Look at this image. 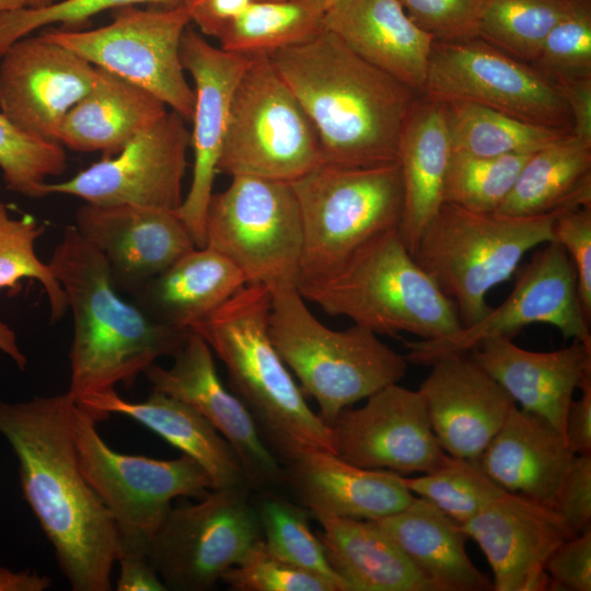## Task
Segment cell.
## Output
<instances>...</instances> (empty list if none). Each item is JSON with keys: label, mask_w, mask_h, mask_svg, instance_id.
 <instances>
[{"label": "cell", "mask_w": 591, "mask_h": 591, "mask_svg": "<svg viewBox=\"0 0 591 591\" xmlns=\"http://www.w3.org/2000/svg\"><path fill=\"white\" fill-rule=\"evenodd\" d=\"M67 391L25 402L0 398V434L19 462L20 484L73 591L112 590L119 534L85 480L70 429Z\"/></svg>", "instance_id": "obj_1"}, {"label": "cell", "mask_w": 591, "mask_h": 591, "mask_svg": "<svg viewBox=\"0 0 591 591\" xmlns=\"http://www.w3.org/2000/svg\"><path fill=\"white\" fill-rule=\"evenodd\" d=\"M269 58L317 134L323 162L345 167L397 163L417 94L323 30Z\"/></svg>", "instance_id": "obj_2"}, {"label": "cell", "mask_w": 591, "mask_h": 591, "mask_svg": "<svg viewBox=\"0 0 591 591\" xmlns=\"http://www.w3.org/2000/svg\"><path fill=\"white\" fill-rule=\"evenodd\" d=\"M71 312L68 392L78 401L131 386L163 356H174L190 329L162 324L116 289L103 256L68 225L48 262Z\"/></svg>", "instance_id": "obj_3"}, {"label": "cell", "mask_w": 591, "mask_h": 591, "mask_svg": "<svg viewBox=\"0 0 591 591\" xmlns=\"http://www.w3.org/2000/svg\"><path fill=\"white\" fill-rule=\"evenodd\" d=\"M270 306L268 287L246 285L190 331L224 364L233 393L285 465L313 451L333 452V448L328 426L308 405L271 340Z\"/></svg>", "instance_id": "obj_4"}, {"label": "cell", "mask_w": 591, "mask_h": 591, "mask_svg": "<svg viewBox=\"0 0 591 591\" xmlns=\"http://www.w3.org/2000/svg\"><path fill=\"white\" fill-rule=\"evenodd\" d=\"M298 289L325 313L376 335L438 339L462 328L455 306L416 263L398 228L364 244L333 275Z\"/></svg>", "instance_id": "obj_5"}, {"label": "cell", "mask_w": 591, "mask_h": 591, "mask_svg": "<svg viewBox=\"0 0 591 591\" xmlns=\"http://www.w3.org/2000/svg\"><path fill=\"white\" fill-rule=\"evenodd\" d=\"M269 333L326 425L355 403L398 383L407 370L405 356L370 329L356 324L341 331L325 326L309 310L298 287L271 290Z\"/></svg>", "instance_id": "obj_6"}, {"label": "cell", "mask_w": 591, "mask_h": 591, "mask_svg": "<svg viewBox=\"0 0 591 591\" xmlns=\"http://www.w3.org/2000/svg\"><path fill=\"white\" fill-rule=\"evenodd\" d=\"M560 210L514 217L443 202L412 256L453 303L462 327L468 326L488 312V291L511 277L526 252L554 241Z\"/></svg>", "instance_id": "obj_7"}, {"label": "cell", "mask_w": 591, "mask_h": 591, "mask_svg": "<svg viewBox=\"0 0 591 591\" xmlns=\"http://www.w3.org/2000/svg\"><path fill=\"white\" fill-rule=\"evenodd\" d=\"M289 183L303 235L299 285L327 278L364 244L399 225L398 163L345 167L322 162Z\"/></svg>", "instance_id": "obj_8"}, {"label": "cell", "mask_w": 591, "mask_h": 591, "mask_svg": "<svg viewBox=\"0 0 591 591\" xmlns=\"http://www.w3.org/2000/svg\"><path fill=\"white\" fill-rule=\"evenodd\" d=\"M323 162L317 134L268 55L234 89L218 173L292 182Z\"/></svg>", "instance_id": "obj_9"}, {"label": "cell", "mask_w": 591, "mask_h": 591, "mask_svg": "<svg viewBox=\"0 0 591 591\" xmlns=\"http://www.w3.org/2000/svg\"><path fill=\"white\" fill-rule=\"evenodd\" d=\"M205 233L206 246L228 257L246 285L298 287L303 235L289 182L232 176L209 200Z\"/></svg>", "instance_id": "obj_10"}, {"label": "cell", "mask_w": 591, "mask_h": 591, "mask_svg": "<svg viewBox=\"0 0 591 591\" xmlns=\"http://www.w3.org/2000/svg\"><path fill=\"white\" fill-rule=\"evenodd\" d=\"M70 429L80 470L111 513L119 537L149 540L173 499H201L213 489L208 473L186 454L159 460L113 450L100 436L95 419L77 403Z\"/></svg>", "instance_id": "obj_11"}, {"label": "cell", "mask_w": 591, "mask_h": 591, "mask_svg": "<svg viewBox=\"0 0 591 591\" xmlns=\"http://www.w3.org/2000/svg\"><path fill=\"white\" fill-rule=\"evenodd\" d=\"M113 12V21L102 27L49 30L43 35L148 91L190 120L195 93L179 55L183 33L190 23L185 4L159 9L128 5Z\"/></svg>", "instance_id": "obj_12"}, {"label": "cell", "mask_w": 591, "mask_h": 591, "mask_svg": "<svg viewBox=\"0 0 591 591\" xmlns=\"http://www.w3.org/2000/svg\"><path fill=\"white\" fill-rule=\"evenodd\" d=\"M251 489H211L172 507L149 538V557L166 590L207 591L239 564L263 532Z\"/></svg>", "instance_id": "obj_13"}, {"label": "cell", "mask_w": 591, "mask_h": 591, "mask_svg": "<svg viewBox=\"0 0 591 591\" xmlns=\"http://www.w3.org/2000/svg\"><path fill=\"white\" fill-rule=\"evenodd\" d=\"M422 94L479 104L572 134L570 113L557 86L530 63L479 37L434 40Z\"/></svg>", "instance_id": "obj_14"}, {"label": "cell", "mask_w": 591, "mask_h": 591, "mask_svg": "<svg viewBox=\"0 0 591 591\" xmlns=\"http://www.w3.org/2000/svg\"><path fill=\"white\" fill-rule=\"evenodd\" d=\"M535 323L552 325L565 338L591 346L590 321L580 303L575 268L556 241L545 243L532 256L499 306L490 308L476 323L448 337L405 341V358L408 362L429 366L447 355L467 354L488 338H512L523 327Z\"/></svg>", "instance_id": "obj_15"}, {"label": "cell", "mask_w": 591, "mask_h": 591, "mask_svg": "<svg viewBox=\"0 0 591 591\" xmlns=\"http://www.w3.org/2000/svg\"><path fill=\"white\" fill-rule=\"evenodd\" d=\"M190 132L185 119L167 111L132 138L117 154L104 157L73 177L48 183L49 195L79 197L94 205H136L176 210L183 201V181Z\"/></svg>", "instance_id": "obj_16"}, {"label": "cell", "mask_w": 591, "mask_h": 591, "mask_svg": "<svg viewBox=\"0 0 591 591\" xmlns=\"http://www.w3.org/2000/svg\"><path fill=\"white\" fill-rule=\"evenodd\" d=\"M344 409L327 426L333 452L352 465L409 475L440 467L448 455L438 442L422 396L397 383Z\"/></svg>", "instance_id": "obj_17"}, {"label": "cell", "mask_w": 591, "mask_h": 591, "mask_svg": "<svg viewBox=\"0 0 591 591\" xmlns=\"http://www.w3.org/2000/svg\"><path fill=\"white\" fill-rule=\"evenodd\" d=\"M173 357L170 368L152 363L144 370L152 390L188 404L228 440L251 491L286 484L285 466L262 439L246 406L222 383L204 338L190 331Z\"/></svg>", "instance_id": "obj_18"}, {"label": "cell", "mask_w": 591, "mask_h": 591, "mask_svg": "<svg viewBox=\"0 0 591 591\" xmlns=\"http://www.w3.org/2000/svg\"><path fill=\"white\" fill-rule=\"evenodd\" d=\"M97 68L43 33L0 57V112L37 139L58 141L68 112L92 89Z\"/></svg>", "instance_id": "obj_19"}, {"label": "cell", "mask_w": 591, "mask_h": 591, "mask_svg": "<svg viewBox=\"0 0 591 591\" xmlns=\"http://www.w3.org/2000/svg\"><path fill=\"white\" fill-rule=\"evenodd\" d=\"M185 71L193 78L195 103L190 147L193 176L188 193L176 209L196 247L206 246L205 219L229 121L232 95L251 57L215 47L189 26L179 48Z\"/></svg>", "instance_id": "obj_20"}, {"label": "cell", "mask_w": 591, "mask_h": 591, "mask_svg": "<svg viewBox=\"0 0 591 591\" xmlns=\"http://www.w3.org/2000/svg\"><path fill=\"white\" fill-rule=\"evenodd\" d=\"M74 228L103 256L116 289L130 296L196 247L171 209L85 202Z\"/></svg>", "instance_id": "obj_21"}, {"label": "cell", "mask_w": 591, "mask_h": 591, "mask_svg": "<svg viewBox=\"0 0 591 591\" xmlns=\"http://www.w3.org/2000/svg\"><path fill=\"white\" fill-rule=\"evenodd\" d=\"M461 525L486 556L496 591L549 589L545 561L575 536L553 508L507 490Z\"/></svg>", "instance_id": "obj_22"}, {"label": "cell", "mask_w": 591, "mask_h": 591, "mask_svg": "<svg viewBox=\"0 0 591 591\" xmlns=\"http://www.w3.org/2000/svg\"><path fill=\"white\" fill-rule=\"evenodd\" d=\"M429 366L417 391L438 442L451 456L478 461L515 402L468 354L447 355Z\"/></svg>", "instance_id": "obj_23"}, {"label": "cell", "mask_w": 591, "mask_h": 591, "mask_svg": "<svg viewBox=\"0 0 591 591\" xmlns=\"http://www.w3.org/2000/svg\"><path fill=\"white\" fill-rule=\"evenodd\" d=\"M467 354L520 408L545 418L564 434L573 393L591 376V346L572 339L565 348L538 352L519 347L510 337H493Z\"/></svg>", "instance_id": "obj_24"}, {"label": "cell", "mask_w": 591, "mask_h": 591, "mask_svg": "<svg viewBox=\"0 0 591 591\" xmlns=\"http://www.w3.org/2000/svg\"><path fill=\"white\" fill-rule=\"evenodd\" d=\"M323 27L367 62L422 94L433 38L397 0H338Z\"/></svg>", "instance_id": "obj_25"}, {"label": "cell", "mask_w": 591, "mask_h": 591, "mask_svg": "<svg viewBox=\"0 0 591 591\" xmlns=\"http://www.w3.org/2000/svg\"><path fill=\"white\" fill-rule=\"evenodd\" d=\"M283 466L286 484L316 520H378L404 509L415 498L399 474L362 468L329 451H313Z\"/></svg>", "instance_id": "obj_26"}, {"label": "cell", "mask_w": 591, "mask_h": 591, "mask_svg": "<svg viewBox=\"0 0 591 591\" xmlns=\"http://www.w3.org/2000/svg\"><path fill=\"white\" fill-rule=\"evenodd\" d=\"M575 456L554 425L515 406L478 464L502 489L553 508Z\"/></svg>", "instance_id": "obj_27"}, {"label": "cell", "mask_w": 591, "mask_h": 591, "mask_svg": "<svg viewBox=\"0 0 591 591\" xmlns=\"http://www.w3.org/2000/svg\"><path fill=\"white\" fill-rule=\"evenodd\" d=\"M76 403L96 422L118 414L141 424L195 460L210 476L213 489L248 487L228 440L195 408L177 398L153 391L147 399L131 402L109 390Z\"/></svg>", "instance_id": "obj_28"}, {"label": "cell", "mask_w": 591, "mask_h": 591, "mask_svg": "<svg viewBox=\"0 0 591 591\" xmlns=\"http://www.w3.org/2000/svg\"><path fill=\"white\" fill-rule=\"evenodd\" d=\"M452 157L447 106L420 94L406 119L398 144L403 184L399 235L410 254L429 221L443 204Z\"/></svg>", "instance_id": "obj_29"}, {"label": "cell", "mask_w": 591, "mask_h": 591, "mask_svg": "<svg viewBox=\"0 0 591 591\" xmlns=\"http://www.w3.org/2000/svg\"><path fill=\"white\" fill-rule=\"evenodd\" d=\"M375 521L434 591H488L493 582L466 553L462 525L415 496L404 509Z\"/></svg>", "instance_id": "obj_30"}, {"label": "cell", "mask_w": 591, "mask_h": 591, "mask_svg": "<svg viewBox=\"0 0 591 591\" xmlns=\"http://www.w3.org/2000/svg\"><path fill=\"white\" fill-rule=\"evenodd\" d=\"M246 286L240 269L223 254L195 247L131 294L155 321L190 329Z\"/></svg>", "instance_id": "obj_31"}, {"label": "cell", "mask_w": 591, "mask_h": 591, "mask_svg": "<svg viewBox=\"0 0 591 591\" xmlns=\"http://www.w3.org/2000/svg\"><path fill=\"white\" fill-rule=\"evenodd\" d=\"M96 68L94 85L66 115L58 141L74 151L113 157L167 111L153 94Z\"/></svg>", "instance_id": "obj_32"}, {"label": "cell", "mask_w": 591, "mask_h": 591, "mask_svg": "<svg viewBox=\"0 0 591 591\" xmlns=\"http://www.w3.org/2000/svg\"><path fill=\"white\" fill-rule=\"evenodd\" d=\"M317 521L327 560L348 591H434L375 521L339 517Z\"/></svg>", "instance_id": "obj_33"}, {"label": "cell", "mask_w": 591, "mask_h": 591, "mask_svg": "<svg viewBox=\"0 0 591 591\" xmlns=\"http://www.w3.org/2000/svg\"><path fill=\"white\" fill-rule=\"evenodd\" d=\"M591 205V148L569 135L530 155L498 213L532 217Z\"/></svg>", "instance_id": "obj_34"}, {"label": "cell", "mask_w": 591, "mask_h": 591, "mask_svg": "<svg viewBox=\"0 0 591 591\" xmlns=\"http://www.w3.org/2000/svg\"><path fill=\"white\" fill-rule=\"evenodd\" d=\"M452 152L475 157L532 154L571 131L529 121L479 104L444 102Z\"/></svg>", "instance_id": "obj_35"}, {"label": "cell", "mask_w": 591, "mask_h": 591, "mask_svg": "<svg viewBox=\"0 0 591 591\" xmlns=\"http://www.w3.org/2000/svg\"><path fill=\"white\" fill-rule=\"evenodd\" d=\"M323 30V13L299 0H254L216 37L225 51L254 57L301 43Z\"/></svg>", "instance_id": "obj_36"}, {"label": "cell", "mask_w": 591, "mask_h": 591, "mask_svg": "<svg viewBox=\"0 0 591 591\" xmlns=\"http://www.w3.org/2000/svg\"><path fill=\"white\" fill-rule=\"evenodd\" d=\"M578 0H485L477 37L531 63L549 31Z\"/></svg>", "instance_id": "obj_37"}, {"label": "cell", "mask_w": 591, "mask_h": 591, "mask_svg": "<svg viewBox=\"0 0 591 591\" xmlns=\"http://www.w3.org/2000/svg\"><path fill=\"white\" fill-rule=\"evenodd\" d=\"M252 503L256 510L263 540L277 557L302 569L321 575L348 591L346 583L331 567L323 544L310 526V512L273 490L256 491Z\"/></svg>", "instance_id": "obj_38"}, {"label": "cell", "mask_w": 591, "mask_h": 591, "mask_svg": "<svg viewBox=\"0 0 591 591\" xmlns=\"http://www.w3.org/2000/svg\"><path fill=\"white\" fill-rule=\"evenodd\" d=\"M402 484L460 524L477 514L505 489L479 466L478 461L448 455L437 470L417 477L399 475Z\"/></svg>", "instance_id": "obj_39"}, {"label": "cell", "mask_w": 591, "mask_h": 591, "mask_svg": "<svg viewBox=\"0 0 591 591\" xmlns=\"http://www.w3.org/2000/svg\"><path fill=\"white\" fill-rule=\"evenodd\" d=\"M530 155L475 157L452 152L443 202L475 212L497 211Z\"/></svg>", "instance_id": "obj_40"}, {"label": "cell", "mask_w": 591, "mask_h": 591, "mask_svg": "<svg viewBox=\"0 0 591 591\" xmlns=\"http://www.w3.org/2000/svg\"><path fill=\"white\" fill-rule=\"evenodd\" d=\"M43 231L33 217L12 218L0 202V289L13 288L22 279L37 281L47 297L50 322L57 323L68 311V302L49 263L35 253V242Z\"/></svg>", "instance_id": "obj_41"}, {"label": "cell", "mask_w": 591, "mask_h": 591, "mask_svg": "<svg viewBox=\"0 0 591 591\" xmlns=\"http://www.w3.org/2000/svg\"><path fill=\"white\" fill-rule=\"evenodd\" d=\"M66 169L61 143L26 135L0 112V170L8 189L31 199L44 198L47 178Z\"/></svg>", "instance_id": "obj_42"}, {"label": "cell", "mask_w": 591, "mask_h": 591, "mask_svg": "<svg viewBox=\"0 0 591 591\" xmlns=\"http://www.w3.org/2000/svg\"><path fill=\"white\" fill-rule=\"evenodd\" d=\"M530 65L553 83L591 78V0H578Z\"/></svg>", "instance_id": "obj_43"}, {"label": "cell", "mask_w": 591, "mask_h": 591, "mask_svg": "<svg viewBox=\"0 0 591 591\" xmlns=\"http://www.w3.org/2000/svg\"><path fill=\"white\" fill-rule=\"evenodd\" d=\"M234 591H343L336 582L276 555L264 540L221 578Z\"/></svg>", "instance_id": "obj_44"}, {"label": "cell", "mask_w": 591, "mask_h": 591, "mask_svg": "<svg viewBox=\"0 0 591 591\" xmlns=\"http://www.w3.org/2000/svg\"><path fill=\"white\" fill-rule=\"evenodd\" d=\"M185 0H61L36 10H18L0 13V57L19 39L32 32L51 24H62L66 30H74L106 10L128 5L151 4L173 8Z\"/></svg>", "instance_id": "obj_45"}, {"label": "cell", "mask_w": 591, "mask_h": 591, "mask_svg": "<svg viewBox=\"0 0 591 591\" xmlns=\"http://www.w3.org/2000/svg\"><path fill=\"white\" fill-rule=\"evenodd\" d=\"M408 16L436 42L477 37L485 0H397Z\"/></svg>", "instance_id": "obj_46"}, {"label": "cell", "mask_w": 591, "mask_h": 591, "mask_svg": "<svg viewBox=\"0 0 591 591\" xmlns=\"http://www.w3.org/2000/svg\"><path fill=\"white\" fill-rule=\"evenodd\" d=\"M554 241L568 254L576 273L582 310L591 320V205L560 210L553 223Z\"/></svg>", "instance_id": "obj_47"}, {"label": "cell", "mask_w": 591, "mask_h": 591, "mask_svg": "<svg viewBox=\"0 0 591 591\" xmlns=\"http://www.w3.org/2000/svg\"><path fill=\"white\" fill-rule=\"evenodd\" d=\"M549 589L591 590V529L559 544L546 559Z\"/></svg>", "instance_id": "obj_48"}, {"label": "cell", "mask_w": 591, "mask_h": 591, "mask_svg": "<svg viewBox=\"0 0 591 591\" xmlns=\"http://www.w3.org/2000/svg\"><path fill=\"white\" fill-rule=\"evenodd\" d=\"M553 509L573 535L591 529V454L575 456Z\"/></svg>", "instance_id": "obj_49"}, {"label": "cell", "mask_w": 591, "mask_h": 591, "mask_svg": "<svg viewBox=\"0 0 591 591\" xmlns=\"http://www.w3.org/2000/svg\"><path fill=\"white\" fill-rule=\"evenodd\" d=\"M149 540L119 537L118 591H165L166 588L149 557Z\"/></svg>", "instance_id": "obj_50"}, {"label": "cell", "mask_w": 591, "mask_h": 591, "mask_svg": "<svg viewBox=\"0 0 591 591\" xmlns=\"http://www.w3.org/2000/svg\"><path fill=\"white\" fill-rule=\"evenodd\" d=\"M254 0H185L190 22L201 34L216 38Z\"/></svg>", "instance_id": "obj_51"}, {"label": "cell", "mask_w": 591, "mask_h": 591, "mask_svg": "<svg viewBox=\"0 0 591 591\" xmlns=\"http://www.w3.org/2000/svg\"><path fill=\"white\" fill-rule=\"evenodd\" d=\"M581 396L571 401L564 425L567 445L576 455L591 454V376L581 383Z\"/></svg>", "instance_id": "obj_52"}, {"label": "cell", "mask_w": 591, "mask_h": 591, "mask_svg": "<svg viewBox=\"0 0 591 591\" xmlns=\"http://www.w3.org/2000/svg\"><path fill=\"white\" fill-rule=\"evenodd\" d=\"M571 117L572 136L591 148V78L554 83Z\"/></svg>", "instance_id": "obj_53"}, {"label": "cell", "mask_w": 591, "mask_h": 591, "mask_svg": "<svg viewBox=\"0 0 591 591\" xmlns=\"http://www.w3.org/2000/svg\"><path fill=\"white\" fill-rule=\"evenodd\" d=\"M51 580L36 571H14L0 567V591H43L50 587Z\"/></svg>", "instance_id": "obj_54"}, {"label": "cell", "mask_w": 591, "mask_h": 591, "mask_svg": "<svg viewBox=\"0 0 591 591\" xmlns=\"http://www.w3.org/2000/svg\"><path fill=\"white\" fill-rule=\"evenodd\" d=\"M0 351L7 355L16 364L19 369H25L27 359L18 345L15 333L1 320Z\"/></svg>", "instance_id": "obj_55"}, {"label": "cell", "mask_w": 591, "mask_h": 591, "mask_svg": "<svg viewBox=\"0 0 591 591\" xmlns=\"http://www.w3.org/2000/svg\"><path fill=\"white\" fill-rule=\"evenodd\" d=\"M58 0H0V13L18 10H36L49 7Z\"/></svg>", "instance_id": "obj_56"}, {"label": "cell", "mask_w": 591, "mask_h": 591, "mask_svg": "<svg viewBox=\"0 0 591 591\" xmlns=\"http://www.w3.org/2000/svg\"><path fill=\"white\" fill-rule=\"evenodd\" d=\"M299 1H302L303 3L308 4L309 7L324 14V12L338 0H299Z\"/></svg>", "instance_id": "obj_57"}]
</instances>
